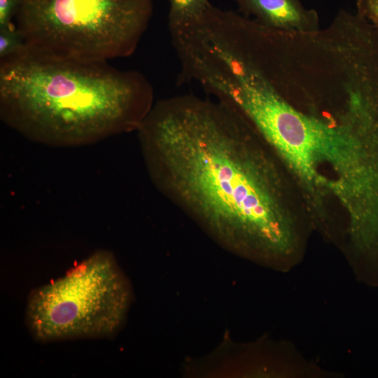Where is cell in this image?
<instances>
[{
	"instance_id": "cell-1",
	"label": "cell",
	"mask_w": 378,
	"mask_h": 378,
	"mask_svg": "<svg viewBox=\"0 0 378 378\" xmlns=\"http://www.w3.org/2000/svg\"><path fill=\"white\" fill-rule=\"evenodd\" d=\"M156 188L222 247L273 258L293 230L274 152L234 109L183 94L160 100L139 127Z\"/></svg>"
},
{
	"instance_id": "cell-2",
	"label": "cell",
	"mask_w": 378,
	"mask_h": 378,
	"mask_svg": "<svg viewBox=\"0 0 378 378\" xmlns=\"http://www.w3.org/2000/svg\"><path fill=\"white\" fill-rule=\"evenodd\" d=\"M154 104L141 72L107 61L45 55L25 46L0 58L1 118L41 144L83 146L137 131Z\"/></svg>"
},
{
	"instance_id": "cell-3",
	"label": "cell",
	"mask_w": 378,
	"mask_h": 378,
	"mask_svg": "<svg viewBox=\"0 0 378 378\" xmlns=\"http://www.w3.org/2000/svg\"><path fill=\"white\" fill-rule=\"evenodd\" d=\"M248 120L309 190L326 189L343 201L363 192L368 178L365 126L302 112L274 94L258 99Z\"/></svg>"
},
{
	"instance_id": "cell-4",
	"label": "cell",
	"mask_w": 378,
	"mask_h": 378,
	"mask_svg": "<svg viewBox=\"0 0 378 378\" xmlns=\"http://www.w3.org/2000/svg\"><path fill=\"white\" fill-rule=\"evenodd\" d=\"M152 15L151 0H16L14 24L35 52L108 62L135 52Z\"/></svg>"
},
{
	"instance_id": "cell-5",
	"label": "cell",
	"mask_w": 378,
	"mask_h": 378,
	"mask_svg": "<svg viewBox=\"0 0 378 378\" xmlns=\"http://www.w3.org/2000/svg\"><path fill=\"white\" fill-rule=\"evenodd\" d=\"M132 298L111 253L98 251L63 277L32 291L26 321L41 342L114 335Z\"/></svg>"
},
{
	"instance_id": "cell-6",
	"label": "cell",
	"mask_w": 378,
	"mask_h": 378,
	"mask_svg": "<svg viewBox=\"0 0 378 378\" xmlns=\"http://www.w3.org/2000/svg\"><path fill=\"white\" fill-rule=\"evenodd\" d=\"M244 13L267 27L298 31L320 28L317 13L300 0H234Z\"/></svg>"
},
{
	"instance_id": "cell-7",
	"label": "cell",
	"mask_w": 378,
	"mask_h": 378,
	"mask_svg": "<svg viewBox=\"0 0 378 378\" xmlns=\"http://www.w3.org/2000/svg\"><path fill=\"white\" fill-rule=\"evenodd\" d=\"M169 27L195 20L211 6L209 0H168Z\"/></svg>"
},
{
	"instance_id": "cell-8",
	"label": "cell",
	"mask_w": 378,
	"mask_h": 378,
	"mask_svg": "<svg viewBox=\"0 0 378 378\" xmlns=\"http://www.w3.org/2000/svg\"><path fill=\"white\" fill-rule=\"evenodd\" d=\"M24 46L14 22L0 28V58L5 57Z\"/></svg>"
},
{
	"instance_id": "cell-9",
	"label": "cell",
	"mask_w": 378,
	"mask_h": 378,
	"mask_svg": "<svg viewBox=\"0 0 378 378\" xmlns=\"http://www.w3.org/2000/svg\"><path fill=\"white\" fill-rule=\"evenodd\" d=\"M357 13L378 30V0H357Z\"/></svg>"
},
{
	"instance_id": "cell-10",
	"label": "cell",
	"mask_w": 378,
	"mask_h": 378,
	"mask_svg": "<svg viewBox=\"0 0 378 378\" xmlns=\"http://www.w3.org/2000/svg\"><path fill=\"white\" fill-rule=\"evenodd\" d=\"M16 0H0V28L13 23Z\"/></svg>"
}]
</instances>
